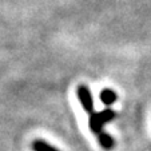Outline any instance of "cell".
Returning <instances> with one entry per match:
<instances>
[{"instance_id": "cell-1", "label": "cell", "mask_w": 151, "mask_h": 151, "mask_svg": "<svg viewBox=\"0 0 151 151\" xmlns=\"http://www.w3.org/2000/svg\"><path fill=\"white\" fill-rule=\"evenodd\" d=\"M115 116H116V112L114 110H111L110 107H107V109H104L103 111H99V112L94 111L90 115V119H88L90 130L95 135H98L99 132L103 131V127H104L106 123L111 122L112 119H115Z\"/></svg>"}, {"instance_id": "cell-2", "label": "cell", "mask_w": 151, "mask_h": 151, "mask_svg": "<svg viewBox=\"0 0 151 151\" xmlns=\"http://www.w3.org/2000/svg\"><path fill=\"white\" fill-rule=\"evenodd\" d=\"M76 94H78V98H79V102L82 104L83 110L87 114L91 115L94 112V98H92L90 88L84 84H80V86H78Z\"/></svg>"}, {"instance_id": "cell-3", "label": "cell", "mask_w": 151, "mask_h": 151, "mask_svg": "<svg viewBox=\"0 0 151 151\" xmlns=\"http://www.w3.org/2000/svg\"><path fill=\"white\" fill-rule=\"evenodd\" d=\"M98 140H99V145L102 148H104V150L110 151L112 150V148L115 147V139L112 135H110L109 132H106V131H102L99 132V134L96 135Z\"/></svg>"}, {"instance_id": "cell-4", "label": "cell", "mask_w": 151, "mask_h": 151, "mask_svg": "<svg viewBox=\"0 0 151 151\" xmlns=\"http://www.w3.org/2000/svg\"><path fill=\"white\" fill-rule=\"evenodd\" d=\"M116 98H118L116 92L112 88H103L102 92H100V100H102V103L104 106H107V107L114 104V103L116 102Z\"/></svg>"}, {"instance_id": "cell-5", "label": "cell", "mask_w": 151, "mask_h": 151, "mask_svg": "<svg viewBox=\"0 0 151 151\" xmlns=\"http://www.w3.org/2000/svg\"><path fill=\"white\" fill-rule=\"evenodd\" d=\"M31 147L34 151H59L56 147L51 146L48 142L46 140H42V139H36L31 143Z\"/></svg>"}]
</instances>
